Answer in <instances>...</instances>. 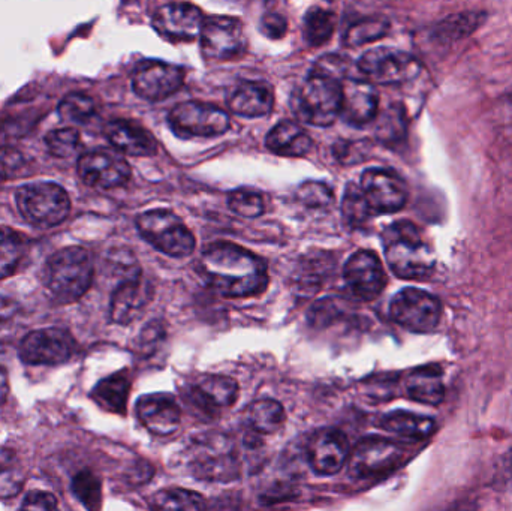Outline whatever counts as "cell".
<instances>
[{
    "mask_svg": "<svg viewBox=\"0 0 512 511\" xmlns=\"http://www.w3.org/2000/svg\"><path fill=\"white\" fill-rule=\"evenodd\" d=\"M273 104V89L262 81H245L230 98V110L242 117L267 116Z\"/></svg>",
    "mask_w": 512,
    "mask_h": 511,
    "instance_id": "24",
    "label": "cell"
},
{
    "mask_svg": "<svg viewBox=\"0 0 512 511\" xmlns=\"http://www.w3.org/2000/svg\"><path fill=\"white\" fill-rule=\"evenodd\" d=\"M484 20H486V15L477 14V12L453 15L444 23L439 24L436 29V38L442 42L459 41L477 30Z\"/></svg>",
    "mask_w": 512,
    "mask_h": 511,
    "instance_id": "35",
    "label": "cell"
},
{
    "mask_svg": "<svg viewBox=\"0 0 512 511\" xmlns=\"http://www.w3.org/2000/svg\"><path fill=\"white\" fill-rule=\"evenodd\" d=\"M185 69L165 62H149L140 66L132 77V87L140 98L162 101L182 89Z\"/></svg>",
    "mask_w": 512,
    "mask_h": 511,
    "instance_id": "17",
    "label": "cell"
},
{
    "mask_svg": "<svg viewBox=\"0 0 512 511\" xmlns=\"http://www.w3.org/2000/svg\"><path fill=\"white\" fill-rule=\"evenodd\" d=\"M288 23L279 12H267L261 18V32L271 39H280L285 36Z\"/></svg>",
    "mask_w": 512,
    "mask_h": 511,
    "instance_id": "46",
    "label": "cell"
},
{
    "mask_svg": "<svg viewBox=\"0 0 512 511\" xmlns=\"http://www.w3.org/2000/svg\"><path fill=\"white\" fill-rule=\"evenodd\" d=\"M200 38L201 48L207 59L227 62L245 53V30L242 21L237 18L224 15L207 18Z\"/></svg>",
    "mask_w": 512,
    "mask_h": 511,
    "instance_id": "10",
    "label": "cell"
},
{
    "mask_svg": "<svg viewBox=\"0 0 512 511\" xmlns=\"http://www.w3.org/2000/svg\"><path fill=\"white\" fill-rule=\"evenodd\" d=\"M342 213L346 225L352 230L363 228L364 225L372 218V210L367 204L366 197L360 186L355 183H348L342 200Z\"/></svg>",
    "mask_w": 512,
    "mask_h": 511,
    "instance_id": "33",
    "label": "cell"
},
{
    "mask_svg": "<svg viewBox=\"0 0 512 511\" xmlns=\"http://www.w3.org/2000/svg\"><path fill=\"white\" fill-rule=\"evenodd\" d=\"M198 269L210 287L224 297L259 296L270 282L265 261L231 242H215L207 246Z\"/></svg>",
    "mask_w": 512,
    "mask_h": 511,
    "instance_id": "1",
    "label": "cell"
},
{
    "mask_svg": "<svg viewBox=\"0 0 512 511\" xmlns=\"http://www.w3.org/2000/svg\"><path fill=\"white\" fill-rule=\"evenodd\" d=\"M21 509L24 510H56L57 501L56 498L47 492L33 491L26 495Z\"/></svg>",
    "mask_w": 512,
    "mask_h": 511,
    "instance_id": "47",
    "label": "cell"
},
{
    "mask_svg": "<svg viewBox=\"0 0 512 511\" xmlns=\"http://www.w3.org/2000/svg\"><path fill=\"white\" fill-rule=\"evenodd\" d=\"M351 455L348 438L337 429H321L307 444L310 467L319 476H334L342 470Z\"/></svg>",
    "mask_w": 512,
    "mask_h": 511,
    "instance_id": "18",
    "label": "cell"
},
{
    "mask_svg": "<svg viewBox=\"0 0 512 511\" xmlns=\"http://www.w3.org/2000/svg\"><path fill=\"white\" fill-rule=\"evenodd\" d=\"M246 426L256 434L270 435L279 431L286 420L285 408L274 399H258L243 413Z\"/></svg>",
    "mask_w": 512,
    "mask_h": 511,
    "instance_id": "29",
    "label": "cell"
},
{
    "mask_svg": "<svg viewBox=\"0 0 512 511\" xmlns=\"http://www.w3.org/2000/svg\"><path fill=\"white\" fill-rule=\"evenodd\" d=\"M108 141L119 152L129 156H152L158 152V141L143 126L129 120H114L105 128Z\"/></svg>",
    "mask_w": 512,
    "mask_h": 511,
    "instance_id": "23",
    "label": "cell"
},
{
    "mask_svg": "<svg viewBox=\"0 0 512 511\" xmlns=\"http://www.w3.org/2000/svg\"><path fill=\"white\" fill-rule=\"evenodd\" d=\"M358 69L373 84H402L420 74V63L411 54L396 48L367 51L358 62Z\"/></svg>",
    "mask_w": 512,
    "mask_h": 511,
    "instance_id": "9",
    "label": "cell"
},
{
    "mask_svg": "<svg viewBox=\"0 0 512 511\" xmlns=\"http://www.w3.org/2000/svg\"><path fill=\"white\" fill-rule=\"evenodd\" d=\"M379 96L373 83L346 78L342 83L340 114L354 126H364L378 117Z\"/></svg>",
    "mask_w": 512,
    "mask_h": 511,
    "instance_id": "22",
    "label": "cell"
},
{
    "mask_svg": "<svg viewBox=\"0 0 512 511\" xmlns=\"http://www.w3.org/2000/svg\"><path fill=\"white\" fill-rule=\"evenodd\" d=\"M15 312V306L11 302H5L0 300V321L6 320V318L12 317Z\"/></svg>",
    "mask_w": 512,
    "mask_h": 511,
    "instance_id": "49",
    "label": "cell"
},
{
    "mask_svg": "<svg viewBox=\"0 0 512 511\" xmlns=\"http://www.w3.org/2000/svg\"><path fill=\"white\" fill-rule=\"evenodd\" d=\"M349 68H351V63L346 57L340 56V54H325L316 60L312 72L343 83L348 78Z\"/></svg>",
    "mask_w": 512,
    "mask_h": 511,
    "instance_id": "44",
    "label": "cell"
},
{
    "mask_svg": "<svg viewBox=\"0 0 512 511\" xmlns=\"http://www.w3.org/2000/svg\"><path fill=\"white\" fill-rule=\"evenodd\" d=\"M379 426L384 431L399 435L408 440H426L435 432V420L430 417L420 416V414L411 413V411L397 410L393 413L385 414L379 420Z\"/></svg>",
    "mask_w": 512,
    "mask_h": 511,
    "instance_id": "27",
    "label": "cell"
},
{
    "mask_svg": "<svg viewBox=\"0 0 512 511\" xmlns=\"http://www.w3.org/2000/svg\"><path fill=\"white\" fill-rule=\"evenodd\" d=\"M268 150L286 158H300L312 149V138L294 122H280L268 132Z\"/></svg>",
    "mask_w": 512,
    "mask_h": 511,
    "instance_id": "25",
    "label": "cell"
},
{
    "mask_svg": "<svg viewBox=\"0 0 512 511\" xmlns=\"http://www.w3.org/2000/svg\"><path fill=\"white\" fill-rule=\"evenodd\" d=\"M376 137L385 144L397 143L406 134V114L400 105H391L379 116Z\"/></svg>",
    "mask_w": 512,
    "mask_h": 511,
    "instance_id": "38",
    "label": "cell"
},
{
    "mask_svg": "<svg viewBox=\"0 0 512 511\" xmlns=\"http://www.w3.org/2000/svg\"><path fill=\"white\" fill-rule=\"evenodd\" d=\"M72 492L86 509L95 510L101 507V483L92 471L84 470L74 477Z\"/></svg>",
    "mask_w": 512,
    "mask_h": 511,
    "instance_id": "40",
    "label": "cell"
},
{
    "mask_svg": "<svg viewBox=\"0 0 512 511\" xmlns=\"http://www.w3.org/2000/svg\"><path fill=\"white\" fill-rule=\"evenodd\" d=\"M75 347L74 338L66 330H36L21 341L20 357L27 365H62L74 356Z\"/></svg>",
    "mask_w": 512,
    "mask_h": 511,
    "instance_id": "13",
    "label": "cell"
},
{
    "mask_svg": "<svg viewBox=\"0 0 512 511\" xmlns=\"http://www.w3.org/2000/svg\"><path fill=\"white\" fill-rule=\"evenodd\" d=\"M405 450L385 438L370 437L361 440L349 455V474L364 477L381 476L393 471L402 462Z\"/></svg>",
    "mask_w": 512,
    "mask_h": 511,
    "instance_id": "11",
    "label": "cell"
},
{
    "mask_svg": "<svg viewBox=\"0 0 512 511\" xmlns=\"http://www.w3.org/2000/svg\"><path fill=\"white\" fill-rule=\"evenodd\" d=\"M390 315L409 332L430 333L439 326L442 305L427 291L408 287L399 291L391 300Z\"/></svg>",
    "mask_w": 512,
    "mask_h": 511,
    "instance_id": "7",
    "label": "cell"
},
{
    "mask_svg": "<svg viewBox=\"0 0 512 511\" xmlns=\"http://www.w3.org/2000/svg\"><path fill=\"white\" fill-rule=\"evenodd\" d=\"M137 228L147 243L168 257H189L197 246L192 231L171 210L156 209L143 213L137 218Z\"/></svg>",
    "mask_w": 512,
    "mask_h": 511,
    "instance_id": "5",
    "label": "cell"
},
{
    "mask_svg": "<svg viewBox=\"0 0 512 511\" xmlns=\"http://www.w3.org/2000/svg\"><path fill=\"white\" fill-rule=\"evenodd\" d=\"M382 242L388 266L397 278L423 281L435 270V252L412 222H394L382 234Z\"/></svg>",
    "mask_w": 512,
    "mask_h": 511,
    "instance_id": "2",
    "label": "cell"
},
{
    "mask_svg": "<svg viewBox=\"0 0 512 511\" xmlns=\"http://www.w3.org/2000/svg\"><path fill=\"white\" fill-rule=\"evenodd\" d=\"M346 288L355 299L372 302L387 287V273L378 255L372 251H357L343 267Z\"/></svg>",
    "mask_w": 512,
    "mask_h": 511,
    "instance_id": "14",
    "label": "cell"
},
{
    "mask_svg": "<svg viewBox=\"0 0 512 511\" xmlns=\"http://www.w3.org/2000/svg\"><path fill=\"white\" fill-rule=\"evenodd\" d=\"M195 396L212 407H231L239 398V384L225 375H204L194 387Z\"/></svg>",
    "mask_w": 512,
    "mask_h": 511,
    "instance_id": "28",
    "label": "cell"
},
{
    "mask_svg": "<svg viewBox=\"0 0 512 511\" xmlns=\"http://www.w3.org/2000/svg\"><path fill=\"white\" fill-rule=\"evenodd\" d=\"M24 476L14 450L0 447V500L15 497L23 488Z\"/></svg>",
    "mask_w": 512,
    "mask_h": 511,
    "instance_id": "34",
    "label": "cell"
},
{
    "mask_svg": "<svg viewBox=\"0 0 512 511\" xmlns=\"http://www.w3.org/2000/svg\"><path fill=\"white\" fill-rule=\"evenodd\" d=\"M51 155L57 158H71L80 150L81 138L78 131L72 128L54 129L45 138Z\"/></svg>",
    "mask_w": 512,
    "mask_h": 511,
    "instance_id": "42",
    "label": "cell"
},
{
    "mask_svg": "<svg viewBox=\"0 0 512 511\" xmlns=\"http://www.w3.org/2000/svg\"><path fill=\"white\" fill-rule=\"evenodd\" d=\"M390 30V21L387 18L373 15V17L361 18L349 26L345 33L346 47H361L378 41L382 36L387 35Z\"/></svg>",
    "mask_w": 512,
    "mask_h": 511,
    "instance_id": "32",
    "label": "cell"
},
{
    "mask_svg": "<svg viewBox=\"0 0 512 511\" xmlns=\"http://www.w3.org/2000/svg\"><path fill=\"white\" fill-rule=\"evenodd\" d=\"M206 21L203 12L186 2H171L161 6L153 17V27L165 39L189 42L200 38Z\"/></svg>",
    "mask_w": 512,
    "mask_h": 511,
    "instance_id": "15",
    "label": "cell"
},
{
    "mask_svg": "<svg viewBox=\"0 0 512 511\" xmlns=\"http://www.w3.org/2000/svg\"><path fill=\"white\" fill-rule=\"evenodd\" d=\"M129 390L131 378L128 377V372L122 371L102 380L93 389L92 398L110 413L125 414Z\"/></svg>",
    "mask_w": 512,
    "mask_h": 511,
    "instance_id": "30",
    "label": "cell"
},
{
    "mask_svg": "<svg viewBox=\"0 0 512 511\" xmlns=\"http://www.w3.org/2000/svg\"><path fill=\"white\" fill-rule=\"evenodd\" d=\"M9 393V381L8 374H6L5 369L0 366V404L6 401Z\"/></svg>",
    "mask_w": 512,
    "mask_h": 511,
    "instance_id": "48",
    "label": "cell"
},
{
    "mask_svg": "<svg viewBox=\"0 0 512 511\" xmlns=\"http://www.w3.org/2000/svg\"><path fill=\"white\" fill-rule=\"evenodd\" d=\"M93 273L92 258L86 249L78 246L65 248L45 264V288L60 303L75 302L89 290Z\"/></svg>",
    "mask_w": 512,
    "mask_h": 511,
    "instance_id": "3",
    "label": "cell"
},
{
    "mask_svg": "<svg viewBox=\"0 0 512 511\" xmlns=\"http://www.w3.org/2000/svg\"><path fill=\"white\" fill-rule=\"evenodd\" d=\"M153 299V287L150 282L144 281L140 273L128 276L114 291L111 299V320L116 324L134 323L143 315Z\"/></svg>",
    "mask_w": 512,
    "mask_h": 511,
    "instance_id": "21",
    "label": "cell"
},
{
    "mask_svg": "<svg viewBox=\"0 0 512 511\" xmlns=\"http://www.w3.org/2000/svg\"><path fill=\"white\" fill-rule=\"evenodd\" d=\"M59 114L66 122L87 123L96 114V102L84 93H71L60 102Z\"/></svg>",
    "mask_w": 512,
    "mask_h": 511,
    "instance_id": "39",
    "label": "cell"
},
{
    "mask_svg": "<svg viewBox=\"0 0 512 511\" xmlns=\"http://www.w3.org/2000/svg\"><path fill=\"white\" fill-rule=\"evenodd\" d=\"M204 441L203 444H195V455L191 461V470L195 477L210 482H230L239 477V462L234 458L233 450L225 444L219 449L221 438L216 441Z\"/></svg>",
    "mask_w": 512,
    "mask_h": 511,
    "instance_id": "19",
    "label": "cell"
},
{
    "mask_svg": "<svg viewBox=\"0 0 512 511\" xmlns=\"http://www.w3.org/2000/svg\"><path fill=\"white\" fill-rule=\"evenodd\" d=\"M363 141H339L334 146V156L345 165L358 164L366 156Z\"/></svg>",
    "mask_w": 512,
    "mask_h": 511,
    "instance_id": "45",
    "label": "cell"
},
{
    "mask_svg": "<svg viewBox=\"0 0 512 511\" xmlns=\"http://www.w3.org/2000/svg\"><path fill=\"white\" fill-rule=\"evenodd\" d=\"M406 393L420 404H441L445 396L441 369L438 366H424L412 371L406 378Z\"/></svg>",
    "mask_w": 512,
    "mask_h": 511,
    "instance_id": "26",
    "label": "cell"
},
{
    "mask_svg": "<svg viewBox=\"0 0 512 511\" xmlns=\"http://www.w3.org/2000/svg\"><path fill=\"white\" fill-rule=\"evenodd\" d=\"M228 206L243 218H258L265 212L264 198L254 189L242 188L231 192Z\"/></svg>",
    "mask_w": 512,
    "mask_h": 511,
    "instance_id": "41",
    "label": "cell"
},
{
    "mask_svg": "<svg viewBox=\"0 0 512 511\" xmlns=\"http://www.w3.org/2000/svg\"><path fill=\"white\" fill-rule=\"evenodd\" d=\"M77 168L83 182L95 188H119L131 179L128 162L107 150L84 153L78 159Z\"/></svg>",
    "mask_w": 512,
    "mask_h": 511,
    "instance_id": "16",
    "label": "cell"
},
{
    "mask_svg": "<svg viewBox=\"0 0 512 511\" xmlns=\"http://www.w3.org/2000/svg\"><path fill=\"white\" fill-rule=\"evenodd\" d=\"M170 125L179 137H218L230 129L227 111L206 102L189 101L171 110Z\"/></svg>",
    "mask_w": 512,
    "mask_h": 511,
    "instance_id": "8",
    "label": "cell"
},
{
    "mask_svg": "<svg viewBox=\"0 0 512 511\" xmlns=\"http://www.w3.org/2000/svg\"><path fill=\"white\" fill-rule=\"evenodd\" d=\"M297 198L310 209H325L333 204V191L325 183L306 182L298 188Z\"/></svg>",
    "mask_w": 512,
    "mask_h": 511,
    "instance_id": "43",
    "label": "cell"
},
{
    "mask_svg": "<svg viewBox=\"0 0 512 511\" xmlns=\"http://www.w3.org/2000/svg\"><path fill=\"white\" fill-rule=\"evenodd\" d=\"M23 252L24 243L20 234L9 228H0V279L8 278L17 270Z\"/></svg>",
    "mask_w": 512,
    "mask_h": 511,
    "instance_id": "37",
    "label": "cell"
},
{
    "mask_svg": "<svg viewBox=\"0 0 512 511\" xmlns=\"http://www.w3.org/2000/svg\"><path fill=\"white\" fill-rule=\"evenodd\" d=\"M336 29V17L328 9L313 6L306 12L304 17V39L312 47H321L325 42L330 41Z\"/></svg>",
    "mask_w": 512,
    "mask_h": 511,
    "instance_id": "31",
    "label": "cell"
},
{
    "mask_svg": "<svg viewBox=\"0 0 512 511\" xmlns=\"http://www.w3.org/2000/svg\"><path fill=\"white\" fill-rule=\"evenodd\" d=\"M152 507L162 510H203L206 509V501L203 495L194 491L165 489L153 495Z\"/></svg>",
    "mask_w": 512,
    "mask_h": 511,
    "instance_id": "36",
    "label": "cell"
},
{
    "mask_svg": "<svg viewBox=\"0 0 512 511\" xmlns=\"http://www.w3.org/2000/svg\"><path fill=\"white\" fill-rule=\"evenodd\" d=\"M135 411L141 425L159 437L176 434L182 423V410L170 393L141 396Z\"/></svg>",
    "mask_w": 512,
    "mask_h": 511,
    "instance_id": "20",
    "label": "cell"
},
{
    "mask_svg": "<svg viewBox=\"0 0 512 511\" xmlns=\"http://www.w3.org/2000/svg\"><path fill=\"white\" fill-rule=\"evenodd\" d=\"M15 200L23 218L38 227H56L65 221L71 210L68 194L56 183L39 182L21 186Z\"/></svg>",
    "mask_w": 512,
    "mask_h": 511,
    "instance_id": "6",
    "label": "cell"
},
{
    "mask_svg": "<svg viewBox=\"0 0 512 511\" xmlns=\"http://www.w3.org/2000/svg\"><path fill=\"white\" fill-rule=\"evenodd\" d=\"M360 188L373 215L399 212L408 201L406 183L394 171L385 168L364 171Z\"/></svg>",
    "mask_w": 512,
    "mask_h": 511,
    "instance_id": "12",
    "label": "cell"
},
{
    "mask_svg": "<svg viewBox=\"0 0 512 511\" xmlns=\"http://www.w3.org/2000/svg\"><path fill=\"white\" fill-rule=\"evenodd\" d=\"M292 105L303 122L315 126L333 125L342 108V83L310 72L295 93Z\"/></svg>",
    "mask_w": 512,
    "mask_h": 511,
    "instance_id": "4",
    "label": "cell"
}]
</instances>
